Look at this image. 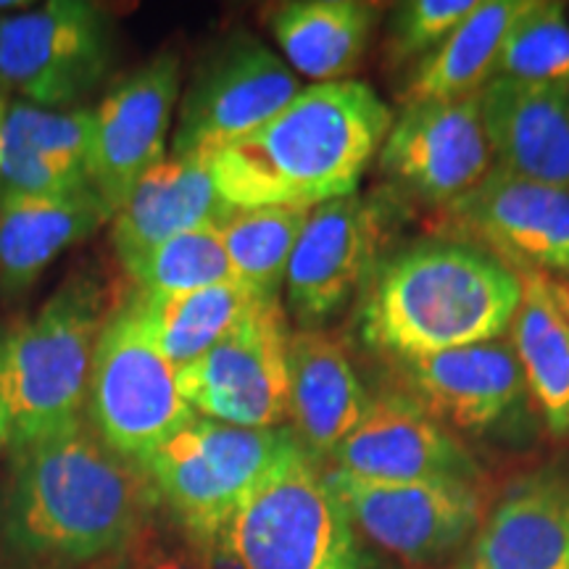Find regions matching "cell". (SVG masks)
I'll use <instances>...</instances> for the list:
<instances>
[{"mask_svg":"<svg viewBox=\"0 0 569 569\" xmlns=\"http://www.w3.org/2000/svg\"><path fill=\"white\" fill-rule=\"evenodd\" d=\"M301 92L280 56L251 34H234L211 51L184 90L172 153H211L259 130Z\"/></svg>","mask_w":569,"mask_h":569,"instance_id":"12","label":"cell"},{"mask_svg":"<svg viewBox=\"0 0 569 569\" xmlns=\"http://www.w3.org/2000/svg\"><path fill=\"white\" fill-rule=\"evenodd\" d=\"M517 306L515 269L475 246L427 240L375 269L359 327L365 343L388 361L417 359L501 340Z\"/></svg>","mask_w":569,"mask_h":569,"instance_id":"3","label":"cell"},{"mask_svg":"<svg viewBox=\"0 0 569 569\" xmlns=\"http://www.w3.org/2000/svg\"><path fill=\"white\" fill-rule=\"evenodd\" d=\"M401 390L448 430L486 432L509 422L530 401L528 382L509 340L451 348L390 361Z\"/></svg>","mask_w":569,"mask_h":569,"instance_id":"17","label":"cell"},{"mask_svg":"<svg viewBox=\"0 0 569 569\" xmlns=\"http://www.w3.org/2000/svg\"><path fill=\"white\" fill-rule=\"evenodd\" d=\"M478 0H411L396 6L388 24V59L422 61L472 13Z\"/></svg>","mask_w":569,"mask_h":569,"instance_id":"31","label":"cell"},{"mask_svg":"<svg viewBox=\"0 0 569 569\" xmlns=\"http://www.w3.org/2000/svg\"><path fill=\"white\" fill-rule=\"evenodd\" d=\"M380 169L398 190L446 209L496 167L478 96L407 106L382 142Z\"/></svg>","mask_w":569,"mask_h":569,"instance_id":"14","label":"cell"},{"mask_svg":"<svg viewBox=\"0 0 569 569\" xmlns=\"http://www.w3.org/2000/svg\"><path fill=\"white\" fill-rule=\"evenodd\" d=\"M293 440L288 427L251 430L193 417L142 461L161 509L203 551Z\"/></svg>","mask_w":569,"mask_h":569,"instance_id":"6","label":"cell"},{"mask_svg":"<svg viewBox=\"0 0 569 569\" xmlns=\"http://www.w3.org/2000/svg\"><path fill=\"white\" fill-rule=\"evenodd\" d=\"M457 569H569V478L540 472L515 482Z\"/></svg>","mask_w":569,"mask_h":569,"instance_id":"21","label":"cell"},{"mask_svg":"<svg viewBox=\"0 0 569 569\" xmlns=\"http://www.w3.org/2000/svg\"><path fill=\"white\" fill-rule=\"evenodd\" d=\"M525 3L528 0H478L457 30L411 71L403 96H398L403 106L480 96L496 80L503 40Z\"/></svg>","mask_w":569,"mask_h":569,"instance_id":"25","label":"cell"},{"mask_svg":"<svg viewBox=\"0 0 569 569\" xmlns=\"http://www.w3.org/2000/svg\"><path fill=\"white\" fill-rule=\"evenodd\" d=\"M11 443V417H9V407H6L3 390H0V457L3 451H9Z\"/></svg>","mask_w":569,"mask_h":569,"instance_id":"33","label":"cell"},{"mask_svg":"<svg viewBox=\"0 0 569 569\" xmlns=\"http://www.w3.org/2000/svg\"><path fill=\"white\" fill-rule=\"evenodd\" d=\"M138 293V290H134ZM142 317L153 343L177 369L201 359L256 303L264 301L238 280L174 296H142Z\"/></svg>","mask_w":569,"mask_h":569,"instance_id":"26","label":"cell"},{"mask_svg":"<svg viewBox=\"0 0 569 569\" xmlns=\"http://www.w3.org/2000/svg\"><path fill=\"white\" fill-rule=\"evenodd\" d=\"M3 138L24 142L63 172L90 180L92 109L51 111L13 103L3 113Z\"/></svg>","mask_w":569,"mask_h":569,"instance_id":"30","label":"cell"},{"mask_svg":"<svg viewBox=\"0 0 569 569\" xmlns=\"http://www.w3.org/2000/svg\"><path fill=\"white\" fill-rule=\"evenodd\" d=\"M111 63L113 27L101 6L51 0L0 17V82L40 109H80Z\"/></svg>","mask_w":569,"mask_h":569,"instance_id":"8","label":"cell"},{"mask_svg":"<svg viewBox=\"0 0 569 569\" xmlns=\"http://www.w3.org/2000/svg\"><path fill=\"white\" fill-rule=\"evenodd\" d=\"M117 561L119 569H213V553L184 536L163 509L148 519Z\"/></svg>","mask_w":569,"mask_h":569,"instance_id":"32","label":"cell"},{"mask_svg":"<svg viewBox=\"0 0 569 569\" xmlns=\"http://www.w3.org/2000/svg\"><path fill=\"white\" fill-rule=\"evenodd\" d=\"M390 213L375 196H346L311 209L284 274L288 311L298 330H322L353 301L388 240Z\"/></svg>","mask_w":569,"mask_h":569,"instance_id":"11","label":"cell"},{"mask_svg":"<svg viewBox=\"0 0 569 569\" xmlns=\"http://www.w3.org/2000/svg\"><path fill=\"white\" fill-rule=\"evenodd\" d=\"M193 417L196 411L177 388V367L156 348L132 290L98 338L84 419L106 446L142 465Z\"/></svg>","mask_w":569,"mask_h":569,"instance_id":"7","label":"cell"},{"mask_svg":"<svg viewBox=\"0 0 569 569\" xmlns=\"http://www.w3.org/2000/svg\"><path fill=\"white\" fill-rule=\"evenodd\" d=\"M117 306L101 280L71 274L38 315L0 336L9 446L82 417L92 356Z\"/></svg>","mask_w":569,"mask_h":569,"instance_id":"4","label":"cell"},{"mask_svg":"<svg viewBox=\"0 0 569 569\" xmlns=\"http://www.w3.org/2000/svg\"><path fill=\"white\" fill-rule=\"evenodd\" d=\"M330 465L375 482H482L467 446L403 390L372 396L365 419L332 451Z\"/></svg>","mask_w":569,"mask_h":569,"instance_id":"16","label":"cell"},{"mask_svg":"<svg viewBox=\"0 0 569 569\" xmlns=\"http://www.w3.org/2000/svg\"><path fill=\"white\" fill-rule=\"evenodd\" d=\"M380 6L359 0H293L277 6L269 27L298 74L322 82H343L365 59Z\"/></svg>","mask_w":569,"mask_h":569,"instance_id":"24","label":"cell"},{"mask_svg":"<svg viewBox=\"0 0 569 569\" xmlns=\"http://www.w3.org/2000/svg\"><path fill=\"white\" fill-rule=\"evenodd\" d=\"M496 77L569 84V21L561 3L528 0L498 56Z\"/></svg>","mask_w":569,"mask_h":569,"instance_id":"29","label":"cell"},{"mask_svg":"<svg viewBox=\"0 0 569 569\" xmlns=\"http://www.w3.org/2000/svg\"><path fill=\"white\" fill-rule=\"evenodd\" d=\"M124 272L142 296L190 293L234 280L219 227L177 234L124 267Z\"/></svg>","mask_w":569,"mask_h":569,"instance_id":"28","label":"cell"},{"mask_svg":"<svg viewBox=\"0 0 569 569\" xmlns=\"http://www.w3.org/2000/svg\"><path fill=\"white\" fill-rule=\"evenodd\" d=\"M356 536L407 567H432L465 546L486 519L482 488L472 482H375L327 469Z\"/></svg>","mask_w":569,"mask_h":569,"instance_id":"10","label":"cell"},{"mask_svg":"<svg viewBox=\"0 0 569 569\" xmlns=\"http://www.w3.org/2000/svg\"><path fill=\"white\" fill-rule=\"evenodd\" d=\"M3 9H17V3H0V11Z\"/></svg>","mask_w":569,"mask_h":569,"instance_id":"35","label":"cell"},{"mask_svg":"<svg viewBox=\"0 0 569 569\" xmlns=\"http://www.w3.org/2000/svg\"><path fill=\"white\" fill-rule=\"evenodd\" d=\"M232 211L203 153H169L111 217L113 253L124 269L177 234L222 227Z\"/></svg>","mask_w":569,"mask_h":569,"instance_id":"18","label":"cell"},{"mask_svg":"<svg viewBox=\"0 0 569 569\" xmlns=\"http://www.w3.org/2000/svg\"><path fill=\"white\" fill-rule=\"evenodd\" d=\"M519 306L511 319L515 348L530 401L551 438H569V280L515 269Z\"/></svg>","mask_w":569,"mask_h":569,"instance_id":"22","label":"cell"},{"mask_svg":"<svg viewBox=\"0 0 569 569\" xmlns=\"http://www.w3.org/2000/svg\"><path fill=\"white\" fill-rule=\"evenodd\" d=\"M478 101L498 169L569 190V84L496 77Z\"/></svg>","mask_w":569,"mask_h":569,"instance_id":"19","label":"cell"},{"mask_svg":"<svg viewBox=\"0 0 569 569\" xmlns=\"http://www.w3.org/2000/svg\"><path fill=\"white\" fill-rule=\"evenodd\" d=\"M390 127L393 111L367 82H322L301 88L259 130L203 156L234 209H317L356 193Z\"/></svg>","mask_w":569,"mask_h":569,"instance_id":"2","label":"cell"},{"mask_svg":"<svg viewBox=\"0 0 569 569\" xmlns=\"http://www.w3.org/2000/svg\"><path fill=\"white\" fill-rule=\"evenodd\" d=\"M453 569H457V567H453Z\"/></svg>","mask_w":569,"mask_h":569,"instance_id":"38","label":"cell"},{"mask_svg":"<svg viewBox=\"0 0 569 569\" xmlns=\"http://www.w3.org/2000/svg\"><path fill=\"white\" fill-rule=\"evenodd\" d=\"M213 569H230V567L222 565V561H219V559H213Z\"/></svg>","mask_w":569,"mask_h":569,"instance_id":"34","label":"cell"},{"mask_svg":"<svg viewBox=\"0 0 569 569\" xmlns=\"http://www.w3.org/2000/svg\"><path fill=\"white\" fill-rule=\"evenodd\" d=\"M369 403L372 396L332 332L325 327L293 330L288 343V430L311 459H330L365 419Z\"/></svg>","mask_w":569,"mask_h":569,"instance_id":"20","label":"cell"},{"mask_svg":"<svg viewBox=\"0 0 569 569\" xmlns=\"http://www.w3.org/2000/svg\"><path fill=\"white\" fill-rule=\"evenodd\" d=\"M0 106H3V103H0Z\"/></svg>","mask_w":569,"mask_h":569,"instance_id":"37","label":"cell"},{"mask_svg":"<svg viewBox=\"0 0 569 569\" xmlns=\"http://www.w3.org/2000/svg\"><path fill=\"white\" fill-rule=\"evenodd\" d=\"M213 559L230 569H365L343 503L296 438L234 509Z\"/></svg>","mask_w":569,"mask_h":569,"instance_id":"5","label":"cell"},{"mask_svg":"<svg viewBox=\"0 0 569 569\" xmlns=\"http://www.w3.org/2000/svg\"><path fill=\"white\" fill-rule=\"evenodd\" d=\"M0 569H6V567H0Z\"/></svg>","mask_w":569,"mask_h":569,"instance_id":"36","label":"cell"},{"mask_svg":"<svg viewBox=\"0 0 569 569\" xmlns=\"http://www.w3.org/2000/svg\"><path fill=\"white\" fill-rule=\"evenodd\" d=\"M3 532L21 557L80 567L117 559L161 509L146 467L77 417L9 446Z\"/></svg>","mask_w":569,"mask_h":569,"instance_id":"1","label":"cell"},{"mask_svg":"<svg viewBox=\"0 0 569 569\" xmlns=\"http://www.w3.org/2000/svg\"><path fill=\"white\" fill-rule=\"evenodd\" d=\"M180 59L161 53L122 77L92 109L90 182L111 217L146 172L167 159V132L180 101Z\"/></svg>","mask_w":569,"mask_h":569,"instance_id":"15","label":"cell"},{"mask_svg":"<svg viewBox=\"0 0 569 569\" xmlns=\"http://www.w3.org/2000/svg\"><path fill=\"white\" fill-rule=\"evenodd\" d=\"M309 213L306 206L234 209L219 227L234 280L259 298H280L290 256Z\"/></svg>","mask_w":569,"mask_h":569,"instance_id":"27","label":"cell"},{"mask_svg":"<svg viewBox=\"0 0 569 569\" xmlns=\"http://www.w3.org/2000/svg\"><path fill=\"white\" fill-rule=\"evenodd\" d=\"M288 325L280 298H264L201 359L177 369L196 417L251 430L288 422Z\"/></svg>","mask_w":569,"mask_h":569,"instance_id":"9","label":"cell"},{"mask_svg":"<svg viewBox=\"0 0 569 569\" xmlns=\"http://www.w3.org/2000/svg\"><path fill=\"white\" fill-rule=\"evenodd\" d=\"M111 222L96 188L63 196H0V288L21 296L48 267Z\"/></svg>","mask_w":569,"mask_h":569,"instance_id":"23","label":"cell"},{"mask_svg":"<svg viewBox=\"0 0 569 569\" xmlns=\"http://www.w3.org/2000/svg\"><path fill=\"white\" fill-rule=\"evenodd\" d=\"M461 243L511 269H536L569 280V190L493 167L478 188L443 209Z\"/></svg>","mask_w":569,"mask_h":569,"instance_id":"13","label":"cell"}]
</instances>
